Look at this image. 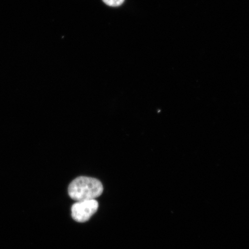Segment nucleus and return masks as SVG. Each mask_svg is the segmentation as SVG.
Here are the masks:
<instances>
[{
  "label": "nucleus",
  "mask_w": 249,
  "mask_h": 249,
  "mask_svg": "<svg viewBox=\"0 0 249 249\" xmlns=\"http://www.w3.org/2000/svg\"><path fill=\"white\" fill-rule=\"evenodd\" d=\"M103 1L110 7H116L122 5L124 0H103Z\"/></svg>",
  "instance_id": "3"
},
{
  "label": "nucleus",
  "mask_w": 249,
  "mask_h": 249,
  "mask_svg": "<svg viewBox=\"0 0 249 249\" xmlns=\"http://www.w3.org/2000/svg\"><path fill=\"white\" fill-rule=\"evenodd\" d=\"M98 207L96 200L77 201L71 207V216L77 222H86L96 213Z\"/></svg>",
  "instance_id": "2"
},
{
  "label": "nucleus",
  "mask_w": 249,
  "mask_h": 249,
  "mask_svg": "<svg viewBox=\"0 0 249 249\" xmlns=\"http://www.w3.org/2000/svg\"><path fill=\"white\" fill-rule=\"evenodd\" d=\"M104 191L100 180L91 177H77L70 183L68 194L76 201L95 200Z\"/></svg>",
  "instance_id": "1"
}]
</instances>
